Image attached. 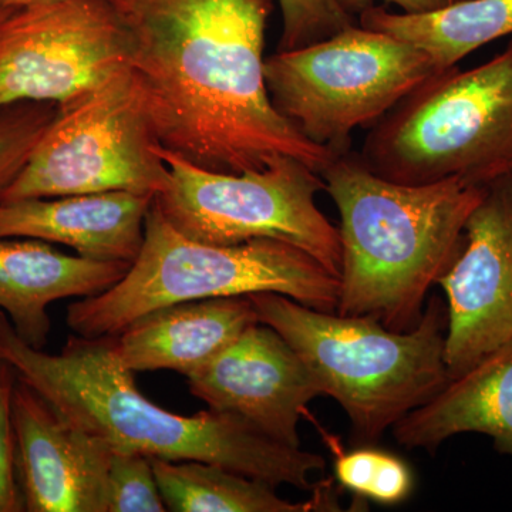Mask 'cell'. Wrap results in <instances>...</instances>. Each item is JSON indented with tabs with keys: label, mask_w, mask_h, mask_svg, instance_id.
I'll use <instances>...</instances> for the list:
<instances>
[{
	"label": "cell",
	"mask_w": 512,
	"mask_h": 512,
	"mask_svg": "<svg viewBox=\"0 0 512 512\" xmlns=\"http://www.w3.org/2000/svg\"><path fill=\"white\" fill-rule=\"evenodd\" d=\"M158 146L215 173L289 156L322 173L338 154L279 113L265 80L272 0H110Z\"/></svg>",
	"instance_id": "6da1fadb"
},
{
	"label": "cell",
	"mask_w": 512,
	"mask_h": 512,
	"mask_svg": "<svg viewBox=\"0 0 512 512\" xmlns=\"http://www.w3.org/2000/svg\"><path fill=\"white\" fill-rule=\"evenodd\" d=\"M0 359L64 419L117 453L204 461L276 488L305 491L316 487L313 474L325 470L319 454L278 443L234 414L210 409L183 416L151 402L121 363L116 336H72L50 355L23 342L0 309Z\"/></svg>",
	"instance_id": "7a4b0ae2"
},
{
	"label": "cell",
	"mask_w": 512,
	"mask_h": 512,
	"mask_svg": "<svg viewBox=\"0 0 512 512\" xmlns=\"http://www.w3.org/2000/svg\"><path fill=\"white\" fill-rule=\"evenodd\" d=\"M319 175L340 217L336 312L367 316L396 332L413 329L431 286L460 254L468 218L487 187L458 178L396 183L353 151L338 154Z\"/></svg>",
	"instance_id": "3957f363"
},
{
	"label": "cell",
	"mask_w": 512,
	"mask_h": 512,
	"mask_svg": "<svg viewBox=\"0 0 512 512\" xmlns=\"http://www.w3.org/2000/svg\"><path fill=\"white\" fill-rule=\"evenodd\" d=\"M259 322L302 357L323 396L345 410L353 441L370 446L446 386L447 312L434 296L406 332L367 316L322 312L279 293L249 295Z\"/></svg>",
	"instance_id": "277c9868"
},
{
	"label": "cell",
	"mask_w": 512,
	"mask_h": 512,
	"mask_svg": "<svg viewBox=\"0 0 512 512\" xmlns=\"http://www.w3.org/2000/svg\"><path fill=\"white\" fill-rule=\"evenodd\" d=\"M272 292L336 312L339 278L302 249L276 239L211 245L185 237L151 204L136 261L116 285L67 306V325L83 338L119 335L147 313L198 299Z\"/></svg>",
	"instance_id": "5b68a950"
},
{
	"label": "cell",
	"mask_w": 512,
	"mask_h": 512,
	"mask_svg": "<svg viewBox=\"0 0 512 512\" xmlns=\"http://www.w3.org/2000/svg\"><path fill=\"white\" fill-rule=\"evenodd\" d=\"M360 157L402 184L458 178L487 187L512 175V39L487 63L421 84L377 121Z\"/></svg>",
	"instance_id": "8992f818"
},
{
	"label": "cell",
	"mask_w": 512,
	"mask_h": 512,
	"mask_svg": "<svg viewBox=\"0 0 512 512\" xmlns=\"http://www.w3.org/2000/svg\"><path fill=\"white\" fill-rule=\"evenodd\" d=\"M437 73L420 47L359 22L265 59L276 109L312 143L335 154L350 151L356 128L375 126Z\"/></svg>",
	"instance_id": "52a82bcc"
},
{
	"label": "cell",
	"mask_w": 512,
	"mask_h": 512,
	"mask_svg": "<svg viewBox=\"0 0 512 512\" xmlns=\"http://www.w3.org/2000/svg\"><path fill=\"white\" fill-rule=\"evenodd\" d=\"M167 187L154 204L177 231L211 245L276 239L302 249L340 275L339 231L316 205L320 175L302 161L276 156L261 170L215 173L158 146Z\"/></svg>",
	"instance_id": "ba28073f"
},
{
	"label": "cell",
	"mask_w": 512,
	"mask_h": 512,
	"mask_svg": "<svg viewBox=\"0 0 512 512\" xmlns=\"http://www.w3.org/2000/svg\"><path fill=\"white\" fill-rule=\"evenodd\" d=\"M167 165L130 67L57 110L0 202L124 191L156 197Z\"/></svg>",
	"instance_id": "9c48e42d"
},
{
	"label": "cell",
	"mask_w": 512,
	"mask_h": 512,
	"mask_svg": "<svg viewBox=\"0 0 512 512\" xmlns=\"http://www.w3.org/2000/svg\"><path fill=\"white\" fill-rule=\"evenodd\" d=\"M127 67L126 28L110 0H46L0 22V109H66Z\"/></svg>",
	"instance_id": "30bf717a"
},
{
	"label": "cell",
	"mask_w": 512,
	"mask_h": 512,
	"mask_svg": "<svg viewBox=\"0 0 512 512\" xmlns=\"http://www.w3.org/2000/svg\"><path fill=\"white\" fill-rule=\"evenodd\" d=\"M439 285L447 298L444 362L453 379L512 339V175L487 185Z\"/></svg>",
	"instance_id": "8fae6325"
},
{
	"label": "cell",
	"mask_w": 512,
	"mask_h": 512,
	"mask_svg": "<svg viewBox=\"0 0 512 512\" xmlns=\"http://www.w3.org/2000/svg\"><path fill=\"white\" fill-rule=\"evenodd\" d=\"M192 396L241 417L278 443L301 448L299 421L323 396L301 356L275 329L256 323L187 376Z\"/></svg>",
	"instance_id": "7c38bea8"
},
{
	"label": "cell",
	"mask_w": 512,
	"mask_h": 512,
	"mask_svg": "<svg viewBox=\"0 0 512 512\" xmlns=\"http://www.w3.org/2000/svg\"><path fill=\"white\" fill-rule=\"evenodd\" d=\"M16 464L28 512H109L113 450L64 419L25 380L12 399Z\"/></svg>",
	"instance_id": "4fadbf2b"
},
{
	"label": "cell",
	"mask_w": 512,
	"mask_h": 512,
	"mask_svg": "<svg viewBox=\"0 0 512 512\" xmlns=\"http://www.w3.org/2000/svg\"><path fill=\"white\" fill-rule=\"evenodd\" d=\"M154 197L110 191L0 202V238L66 245L84 258L133 264Z\"/></svg>",
	"instance_id": "5bb4252c"
},
{
	"label": "cell",
	"mask_w": 512,
	"mask_h": 512,
	"mask_svg": "<svg viewBox=\"0 0 512 512\" xmlns=\"http://www.w3.org/2000/svg\"><path fill=\"white\" fill-rule=\"evenodd\" d=\"M130 266L64 254L42 239L0 238V309L23 342L45 350L53 302L100 295Z\"/></svg>",
	"instance_id": "9a60e30c"
},
{
	"label": "cell",
	"mask_w": 512,
	"mask_h": 512,
	"mask_svg": "<svg viewBox=\"0 0 512 512\" xmlns=\"http://www.w3.org/2000/svg\"><path fill=\"white\" fill-rule=\"evenodd\" d=\"M259 323L249 296L164 306L116 335L121 363L133 373L173 370L187 377Z\"/></svg>",
	"instance_id": "2e32d148"
},
{
	"label": "cell",
	"mask_w": 512,
	"mask_h": 512,
	"mask_svg": "<svg viewBox=\"0 0 512 512\" xmlns=\"http://www.w3.org/2000/svg\"><path fill=\"white\" fill-rule=\"evenodd\" d=\"M400 446L433 453L457 434L491 437L512 457V339L453 379L393 427Z\"/></svg>",
	"instance_id": "e0dca14e"
},
{
	"label": "cell",
	"mask_w": 512,
	"mask_h": 512,
	"mask_svg": "<svg viewBox=\"0 0 512 512\" xmlns=\"http://www.w3.org/2000/svg\"><path fill=\"white\" fill-rule=\"evenodd\" d=\"M167 511L311 512L340 511L332 480L318 483L313 497L292 503L274 485L204 461L151 458Z\"/></svg>",
	"instance_id": "ac0fdd59"
},
{
	"label": "cell",
	"mask_w": 512,
	"mask_h": 512,
	"mask_svg": "<svg viewBox=\"0 0 512 512\" xmlns=\"http://www.w3.org/2000/svg\"><path fill=\"white\" fill-rule=\"evenodd\" d=\"M359 23L420 47L444 72L480 47L512 35V0H463L423 15L372 5L359 13Z\"/></svg>",
	"instance_id": "d6986e66"
},
{
	"label": "cell",
	"mask_w": 512,
	"mask_h": 512,
	"mask_svg": "<svg viewBox=\"0 0 512 512\" xmlns=\"http://www.w3.org/2000/svg\"><path fill=\"white\" fill-rule=\"evenodd\" d=\"M323 437L335 453V476L340 487L382 505L403 503L412 493L413 474L402 458L367 447L345 453L338 440L326 433Z\"/></svg>",
	"instance_id": "ffe728a7"
},
{
	"label": "cell",
	"mask_w": 512,
	"mask_h": 512,
	"mask_svg": "<svg viewBox=\"0 0 512 512\" xmlns=\"http://www.w3.org/2000/svg\"><path fill=\"white\" fill-rule=\"evenodd\" d=\"M57 110L50 103H19L0 109V192L22 170Z\"/></svg>",
	"instance_id": "44dd1931"
},
{
	"label": "cell",
	"mask_w": 512,
	"mask_h": 512,
	"mask_svg": "<svg viewBox=\"0 0 512 512\" xmlns=\"http://www.w3.org/2000/svg\"><path fill=\"white\" fill-rule=\"evenodd\" d=\"M278 3L282 15L278 50L312 45L359 22L338 0H278Z\"/></svg>",
	"instance_id": "7402d4cb"
},
{
	"label": "cell",
	"mask_w": 512,
	"mask_h": 512,
	"mask_svg": "<svg viewBox=\"0 0 512 512\" xmlns=\"http://www.w3.org/2000/svg\"><path fill=\"white\" fill-rule=\"evenodd\" d=\"M167 511L151 458L113 451L109 467V512Z\"/></svg>",
	"instance_id": "603a6c76"
},
{
	"label": "cell",
	"mask_w": 512,
	"mask_h": 512,
	"mask_svg": "<svg viewBox=\"0 0 512 512\" xmlns=\"http://www.w3.org/2000/svg\"><path fill=\"white\" fill-rule=\"evenodd\" d=\"M18 373L0 359V512L25 511L20 490L16 439L13 430L12 399Z\"/></svg>",
	"instance_id": "cb8c5ba5"
},
{
	"label": "cell",
	"mask_w": 512,
	"mask_h": 512,
	"mask_svg": "<svg viewBox=\"0 0 512 512\" xmlns=\"http://www.w3.org/2000/svg\"><path fill=\"white\" fill-rule=\"evenodd\" d=\"M338 2L343 9L355 15L356 12L360 13L363 9L372 6L376 0H338ZM380 2L399 6L402 13H407V15H423V13L436 12V10L447 8V6L463 2V0H380Z\"/></svg>",
	"instance_id": "d4e9b609"
},
{
	"label": "cell",
	"mask_w": 512,
	"mask_h": 512,
	"mask_svg": "<svg viewBox=\"0 0 512 512\" xmlns=\"http://www.w3.org/2000/svg\"><path fill=\"white\" fill-rule=\"evenodd\" d=\"M37 2H46V0H0V10L19 9Z\"/></svg>",
	"instance_id": "484cf974"
},
{
	"label": "cell",
	"mask_w": 512,
	"mask_h": 512,
	"mask_svg": "<svg viewBox=\"0 0 512 512\" xmlns=\"http://www.w3.org/2000/svg\"><path fill=\"white\" fill-rule=\"evenodd\" d=\"M9 12L10 10H0V22L6 18V15H8Z\"/></svg>",
	"instance_id": "4316f807"
}]
</instances>
